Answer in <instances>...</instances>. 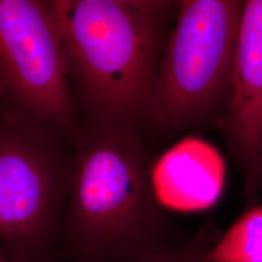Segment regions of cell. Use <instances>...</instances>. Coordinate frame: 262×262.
Returning <instances> with one entry per match:
<instances>
[{
  "mask_svg": "<svg viewBox=\"0 0 262 262\" xmlns=\"http://www.w3.org/2000/svg\"><path fill=\"white\" fill-rule=\"evenodd\" d=\"M180 1H49L72 81L92 124L150 126L159 61Z\"/></svg>",
  "mask_w": 262,
  "mask_h": 262,
  "instance_id": "cell-1",
  "label": "cell"
},
{
  "mask_svg": "<svg viewBox=\"0 0 262 262\" xmlns=\"http://www.w3.org/2000/svg\"><path fill=\"white\" fill-rule=\"evenodd\" d=\"M141 134L92 124L67 163L66 231L77 262H142L173 239Z\"/></svg>",
  "mask_w": 262,
  "mask_h": 262,
  "instance_id": "cell-2",
  "label": "cell"
},
{
  "mask_svg": "<svg viewBox=\"0 0 262 262\" xmlns=\"http://www.w3.org/2000/svg\"><path fill=\"white\" fill-rule=\"evenodd\" d=\"M245 1L183 0L159 61L150 126L161 134L216 123L229 103Z\"/></svg>",
  "mask_w": 262,
  "mask_h": 262,
  "instance_id": "cell-3",
  "label": "cell"
},
{
  "mask_svg": "<svg viewBox=\"0 0 262 262\" xmlns=\"http://www.w3.org/2000/svg\"><path fill=\"white\" fill-rule=\"evenodd\" d=\"M49 1L0 0V94L39 122L67 128L74 103Z\"/></svg>",
  "mask_w": 262,
  "mask_h": 262,
  "instance_id": "cell-4",
  "label": "cell"
},
{
  "mask_svg": "<svg viewBox=\"0 0 262 262\" xmlns=\"http://www.w3.org/2000/svg\"><path fill=\"white\" fill-rule=\"evenodd\" d=\"M66 177L67 164L45 135L19 122L0 126V239L19 252L46 243Z\"/></svg>",
  "mask_w": 262,
  "mask_h": 262,
  "instance_id": "cell-5",
  "label": "cell"
},
{
  "mask_svg": "<svg viewBox=\"0 0 262 262\" xmlns=\"http://www.w3.org/2000/svg\"><path fill=\"white\" fill-rule=\"evenodd\" d=\"M244 182L247 209L262 193V0L245 1L228 106L215 125Z\"/></svg>",
  "mask_w": 262,
  "mask_h": 262,
  "instance_id": "cell-6",
  "label": "cell"
},
{
  "mask_svg": "<svg viewBox=\"0 0 262 262\" xmlns=\"http://www.w3.org/2000/svg\"><path fill=\"white\" fill-rule=\"evenodd\" d=\"M152 177L164 206L197 210L212 205L221 194L225 165L221 156L207 143L186 140L159 159Z\"/></svg>",
  "mask_w": 262,
  "mask_h": 262,
  "instance_id": "cell-7",
  "label": "cell"
},
{
  "mask_svg": "<svg viewBox=\"0 0 262 262\" xmlns=\"http://www.w3.org/2000/svg\"><path fill=\"white\" fill-rule=\"evenodd\" d=\"M205 262H262V203L248 208L222 233Z\"/></svg>",
  "mask_w": 262,
  "mask_h": 262,
  "instance_id": "cell-8",
  "label": "cell"
},
{
  "mask_svg": "<svg viewBox=\"0 0 262 262\" xmlns=\"http://www.w3.org/2000/svg\"><path fill=\"white\" fill-rule=\"evenodd\" d=\"M222 232L207 224L197 233L185 239L173 238L142 262H205V255Z\"/></svg>",
  "mask_w": 262,
  "mask_h": 262,
  "instance_id": "cell-9",
  "label": "cell"
},
{
  "mask_svg": "<svg viewBox=\"0 0 262 262\" xmlns=\"http://www.w3.org/2000/svg\"><path fill=\"white\" fill-rule=\"evenodd\" d=\"M0 262H32L28 258L25 257L21 253L16 254V253H10L5 251L0 250Z\"/></svg>",
  "mask_w": 262,
  "mask_h": 262,
  "instance_id": "cell-10",
  "label": "cell"
}]
</instances>
